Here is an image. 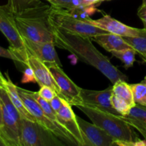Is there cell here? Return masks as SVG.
<instances>
[{
    "label": "cell",
    "instance_id": "1",
    "mask_svg": "<svg viewBox=\"0 0 146 146\" xmlns=\"http://www.w3.org/2000/svg\"><path fill=\"white\" fill-rule=\"evenodd\" d=\"M51 29L56 46L68 51L80 61L96 68L113 84L118 80L128 81V76L96 48L91 37L70 32L54 26H51Z\"/></svg>",
    "mask_w": 146,
    "mask_h": 146
},
{
    "label": "cell",
    "instance_id": "2",
    "mask_svg": "<svg viewBox=\"0 0 146 146\" xmlns=\"http://www.w3.org/2000/svg\"><path fill=\"white\" fill-rule=\"evenodd\" d=\"M50 6L41 3L14 15V21L22 37L36 42L54 41L52 29L48 19Z\"/></svg>",
    "mask_w": 146,
    "mask_h": 146
},
{
    "label": "cell",
    "instance_id": "3",
    "mask_svg": "<svg viewBox=\"0 0 146 146\" xmlns=\"http://www.w3.org/2000/svg\"><path fill=\"white\" fill-rule=\"evenodd\" d=\"M76 107L86 115L92 123L111 135L115 141V145H133L135 141L132 127L121 118L122 115H117L85 105H78Z\"/></svg>",
    "mask_w": 146,
    "mask_h": 146
},
{
    "label": "cell",
    "instance_id": "4",
    "mask_svg": "<svg viewBox=\"0 0 146 146\" xmlns=\"http://www.w3.org/2000/svg\"><path fill=\"white\" fill-rule=\"evenodd\" d=\"M48 19L51 26L63 29L76 34L93 37L98 34H104V31L88 21L80 19L70 14L66 9L59 8L51 5L48 9Z\"/></svg>",
    "mask_w": 146,
    "mask_h": 146
},
{
    "label": "cell",
    "instance_id": "5",
    "mask_svg": "<svg viewBox=\"0 0 146 146\" xmlns=\"http://www.w3.org/2000/svg\"><path fill=\"white\" fill-rule=\"evenodd\" d=\"M17 91L24 106L29 111L30 113L34 116L37 123L44 127L46 129L53 133L66 145L78 146L76 140L64 127L57 125L46 115L41 107L34 98L33 91L24 89L19 86H17Z\"/></svg>",
    "mask_w": 146,
    "mask_h": 146
},
{
    "label": "cell",
    "instance_id": "6",
    "mask_svg": "<svg viewBox=\"0 0 146 146\" xmlns=\"http://www.w3.org/2000/svg\"><path fill=\"white\" fill-rule=\"evenodd\" d=\"M21 146L66 145L57 136L36 121L22 118L20 126Z\"/></svg>",
    "mask_w": 146,
    "mask_h": 146
},
{
    "label": "cell",
    "instance_id": "7",
    "mask_svg": "<svg viewBox=\"0 0 146 146\" xmlns=\"http://www.w3.org/2000/svg\"><path fill=\"white\" fill-rule=\"evenodd\" d=\"M0 31L9 43L10 49L20 58L21 64L27 66V48L16 25L14 14L10 11L7 4L0 6Z\"/></svg>",
    "mask_w": 146,
    "mask_h": 146
},
{
    "label": "cell",
    "instance_id": "8",
    "mask_svg": "<svg viewBox=\"0 0 146 146\" xmlns=\"http://www.w3.org/2000/svg\"><path fill=\"white\" fill-rule=\"evenodd\" d=\"M54 76L61 91V96L68 104L76 106L83 105L81 88L66 74L61 66L56 64H46Z\"/></svg>",
    "mask_w": 146,
    "mask_h": 146
},
{
    "label": "cell",
    "instance_id": "9",
    "mask_svg": "<svg viewBox=\"0 0 146 146\" xmlns=\"http://www.w3.org/2000/svg\"><path fill=\"white\" fill-rule=\"evenodd\" d=\"M85 146H113L115 145L113 138L104 130L96 124L90 123L76 115Z\"/></svg>",
    "mask_w": 146,
    "mask_h": 146
},
{
    "label": "cell",
    "instance_id": "10",
    "mask_svg": "<svg viewBox=\"0 0 146 146\" xmlns=\"http://www.w3.org/2000/svg\"><path fill=\"white\" fill-rule=\"evenodd\" d=\"M113 95V86L103 91L81 88V96L83 105L98 108L105 112L111 113L117 115H121L111 104V96Z\"/></svg>",
    "mask_w": 146,
    "mask_h": 146
},
{
    "label": "cell",
    "instance_id": "11",
    "mask_svg": "<svg viewBox=\"0 0 146 146\" xmlns=\"http://www.w3.org/2000/svg\"><path fill=\"white\" fill-rule=\"evenodd\" d=\"M27 66L32 68L36 79V83L40 87L44 86L50 87L55 91L57 95L62 98L59 87L45 63L32 54L27 52Z\"/></svg>",
    "mask_w": 146,
    "mask_h": 146
},
{
    "label": "cell",
    "instance_id": "12",
    "mask_svg": "<svg viewBox=\"0 0 146 146\" xmlns=\"http://www.w3.org/2000/svg\"><path fill=\"white\" fill-rule=\"evenodd\" d=\"M88 22L98 28L102 29L107 32L118 34L123 37L138 36L141 30V29L134 28L123 24L108 14H105L98 19H92L91 18Z\"/></svg>",
    "mask_w": 146,
    "mask_h": 146
},
{
    "label": "cell",
    "instance_id": "13",
    "mask_svg": "<svg viewBox=\"0 0 146 146\" xmlns=\"http://www.w3.org/2000/svg\"><path fill=\"white\" fill-rule=\"evenodd\" d=\"M27 51L45 64H56L62 66L55 49L54 41L36 42L22 37Z\"/></svg>",
    "mask_w": 146,
    "mask_h": 146
},
{
    "label": "cell",
    "instance_id": "14",
    "mask_svg": "<svg viewBox=\"0 0 146 146\" xmlns=\"http://www.w3.org/2000/svg\"><path fill=\"white\" fill-rule=\"evenodd\" d=\"M57 117L60 125L72 135L78 146H85L82 134L77 122L76 115L73 111L72 106L66 101L61 109L57 112Z\"/></svg>",
    "mask_w": 146,
    "mask_h": 146
},
{
    "label": "cell",
    "instance_id": "15",
    "mask_svg": "<svg viewBox=\"0 0 146 146\" xmlns=\"http://www.w3.org/2000/svg\"><path fill=\"white\" fill-rule=\"evenodd\" d=\"M2 106V122L0 125V135L7 146H21L20 126L15 119Z\"/></svg>",
    "mask_w": 146,
    "mask_h": 146
},
{
    "label": "cell",
    "instance_id": "16",
    "mask_svg": "<svg viewBox=\"0 0 146 146\" xmlns=\"http://www.w3.org/2000/svg\"><path fill=\"white\" fill-rule=\"evenodd\" d=\"M91 38L109 52L131 48L123 36L112 33L106 32L98 34L91 37Z\"/></svg>",
    "mask_w": 146,
    "mask_h": 146
},
{
    "label": "cell",
    "instance_id": "17",
    "mask_svg": "<svg viewBox=\"0 0 146 146\" xmlns=\"http://www.w3.org/2000/svg\"><path fill=\"white\" fill-rule=\"evenodd\" d=\"M1 87L4 88L5 91H7L11 101H12L14 105L15 106V107L21 114V118L32 121H36L34 116L30 113L29 111L27 110V108L24 106V103H23L22 100H21V97L19 94L18 91H17V86L15 84H13L7 74H6V77H4V78L3 79Z\"/></svg>",
    "mask_w": 146,
    "mask_h": 146
},
{
    "label": "cell",
    "instance_id": "18",
    "mask_svg": "<svg viewBox=\"0 0 146 146\" xmlns=\"http://www.w3.org/2000/svg\"><path fill=\"white\" fill-rule=\"evenodd\" d=\"M121 118L132 128H135L146 139V106L135 104L129 113Z\"/></svg>",
    "mask_w": 146,
    "mask_h": 146
},
{
    "label": "cell",
    "instance_id": "19",
    "mask_svg": "<svg viewBox=\"0 0 146 146\" xmlns=\"http://www.w3.org/2000/svg\"><path fill=\"white\" fill-rule=\"evenodd\" d=\"M113 94L126 101L132 107L135 105L131 84H128L127 81L123 80L116 81L113 85Z\"/></svg>",
    "mask_w": 146,
    "mask_h": 146
},
{
    "label": "cell",
    "instance_id": "20",
    "mask_svg": "<svg viewBox=\"0 0 146 146\" xmlns=\"http://www.w3.org/2000/svg\"><path fill=\"white\" fill-rule=\"evenodd\" d=\"M125 41L141 56H146V29H141L138 36L124 37Z\"/></svg>",
    "mask_w": 146,
    "mask_h": 146
},
{
    "label": "cell",
    "instance_id": "21",
    "mask_svg": "<svg viewBox=\"0 0 146 146\" xmlns=\"http://www.w3.org/2000/svg\"><path fill=\"white\" fill-rule=\"evenodd\" d=\"M0 100H1V104L5 107V108L8 111L9 113L17 121L19 126H21V119H22L21 114L19 112V111L16 108L15 106L14 105L12 101H11L9 96L7 94V91L2 87L0 88Z\"/></svg>",
    "mask_w": 146,
    "mask_h": 146
},
{
    "label": "cell",
    "instance_id": "22",
    "mask_svg": "<svg viewBox=\"0 0 146 146\" xmlns=\"http://www.w3.org/2000/svg\"><path fill=\"white\" fill-rule=\"evenodd\" d=\"M111 53L113 56L121 60L126 69L132 67L135 61V54L137 52L132 47L120 51H113Z\"/></svg>",
    "mask_w": 146,
    "mask_h": 146
},
{
    "label": "cell",
    "instance_id": "23",
    "mask_svg": "<svg viewBox=\"0 0 146 146\" xmlns=\"http://www.w3.org/2000/svg\"><path fill=\"white\" fill-rule=\"evenodd\" d=\"M39 0H9L7 6L14 14L41 4Z\"/></svg>",
    "mask_w": 146,
    "mask_h": 146
},
{
    "label": "cell",
    "instance_id": "24",
    "mask_svg": "<svg viewBox=\"0 0 146 146\" xmlns=\"http://www.w3.org/2000/svg\"><path fill=\"white\" fill-rule=\"evenodd\" d=\"M135 104L146 106V85L143 83L131 84Z\"/></svg>",
    "mask_w": 146,
    "mask_h": 146
},
{
    "label": "cell",
    "instance_id": "25",
    "mask_svg": "<svg viewBox=\"0 0 146 146\" xmlns=\"http://www.w3.org/2000/svg\"><path fill=\"white\" fill-rule=\"evenodd\" d=\"M111 104L115 110H116L121 115H127L132 108L126 101L116 96L114 94L111 96Z\"/></svg>",
    "mask_w": 146,
    "mask_h": 146
},
{
    "label": "cell",
    "instance_id": "26",
    "mask_svg": "<svg viewBox=\"0 0 146 146\" xmlns=\"http://www.w3.org/2000/svg\"><path fill=\"white\" fill-rule=\"evenodd\" d=\"M38 94H39L40 96L42 97L44 99L48 101V102H50L57 95L52 88L48 86H41L39 91H38Z\"/></svg>",
    "mask_w": 146,
    "mask_h": 146
},
{
    "label": "cell",
    "instance_id": "27",
    "mask_svg": "<svg viewBox=\"0 0 146 146\" xmlns=\"http://www.w3.org/2000/svg\"><path fill=\"white\" fill-rule=\"evenodd\" d=\"M0 57H4V58H9V59L13 60L14 61L21 64L20 58L17 56V54L11 50L10 48H5L0 46Z\"/></svg>",
    "mask_w": 146,
    "mask_h": 146
},
{
    "label": "cell",
    "instance_id": "28",
    "mask_svg": "<svg viewBox=\"0 0 146 146\" xmlns=\"http://www.w3.org/2000/svg\"><path fill=\"white\" fill-rule=\"evenodd\" d=\"M36 83L35 75L33 71L32 68L29 66H27L24 71V76L21 79L22 84H27V83Z\"/></svg>",
    "mask_w": 146,
    "mask_h": 146
},
{
    "label": "cell",
    "instance_id": "29",
    "mask_svg": "<svg viewBox=\"0 0 146 146\" xmlns=\"http://www.w3.org/2000/svg\"><path fill=\"white\" fill-rule=\"evenodd\" d=\"M66 101L65 99H64L63 98H61L59 96L56 95L51 101H50V104H51V107H52L53 109L56 111V112H58L60 109L61 108V107L64 105V102Z\"/></svg>",
    "mask_w": 146,
    "mask_h": 146
},
{
    "label": "cell",
    "instance_id": "30",
    "mask_svg": "<svg viewBox=\"0 0 146 146\" xmlns=\"http://www.w3.org/2000/svg\"><path fill=\"white\" fill-rule=\"evenodd\" d=\"M72 1L73 0H51L49 2L51 3V5L54 7L70 9Z\"/></svg>",
    "mask_w": 146,
    "mask_h": 146
},
{
    "label": "cell",
    "instance_id": "31",
    "mask_svg": "<svg viewBox=\"0 0 146 146\" xmlns=\"http://www.w3.org/2000/svg\"><path fill=\"white\" fill-rule=\"evenodd\" d=\"M138 16L143 24L144 29H146V5L142 4L138 11Z\"/></svg>",
    "mask_w": 146,
    "mask_h": 146
},
{
    "label": "cell",
    "instance_id": "32",
    "mask_svg": "<svg viewBox=\"0 0 146 146\" xmlns=\"http://www.w3.org/2000/svg\"><path fill=\"white\" fill-rule=\"evenodd\" d=\"M102 1V0H83V6L84 7L94 6L95 4Z\"/></svg>",
    "mask_w": 146,
    "mask_h": 146
},
{
    "label": "cell",
    "instance_id": "33",
    "mask_svg": "<svg viewBox=\"0 0 146 146\" xmlns=\"http://www.w3.org/2000/svg\"><path fill=\"white\" fill-rule=\"evenodd\" d=\"M2 122V106H1V100H0V125Z\"/></svg>",
    "mask_w": 146,
    "mask_h": 146
},
{
    "label": "cell",
    "instance_id": "34",
    "mask_svg": "<svg viewBox=\"0 0 146 146\" xmlns=\"http://www.w3.org/2000/svg\"><path fill=\"white\" fill-rule=\"evenodd\" d=\"M0 146H7V143H5L4 140L3 139L2 137L1 136V135H0Z\"/></svg>",
    "mask_w": 146,
    "mask_h": 146
},
{
    "label": "cell",
    "instance_id": "35",
    "mask_svg": "<svg viewBox=\"0 0 146 146\" xmlns=\"http://www.w3.org/2000/svg\"><path fill=\"white\" fill-rule=\"evenodd\" d=\"M4 78V76L2 75V74L1 73V71H0V88H1V84H2V81H3V79Z\"/></svg>",
    "mask_w": 146,
    "mask_h": 146
},
{
    "label": "cell",
    "instance_id": "36",
    "mask_svg": "<svg viewBox=\"0 0 146 146\" xmlns=\"http://www.w3.org/2000/svg\"><path fill=\"white\" fill-rule=\"evenodd\" d=\"M141 56L142 57L143 59V61L146 63V56Z\"/></svg>",
    "mask_w": 146,
    "mask_h": 146
},
{
    "label": "cell",
    "instance_id": "37",
    "mask_svg": "<svg viewBox=\"0 0 146 146\" xmlns=\"http://www.w3.org/2000/svg\"><path fill=\"white\" fill-rule=\"evenodd\" d=\"M141 83H143V84H145L146 85V75H145V78H144V79H143V81H142V82Z\"/></svg>",
    "mask_w": 146,
    "mask_h": 146
},
{
    "label": "cell",
    "instance_id": "38",
    "mask_svg": "<svg viewBox=\"0 0 146 146\" xmlns=\"http://www.w3.org/2000/svg\"><path fill=\"white\" fill-rule=\"evenodd\" d=\"M144 4V5H146V0H143V4Z\"/></svg>",
    "mask_w": 146,
    "mask_h": 146
},
{
    "label": "cell",
    "instance_id": "39",
    "mask_svg": "<svg viewBox=\"0 0 146 146\" xmlns=\"http://www.w3.org/2000/svg\"><path fill=\"white\" fill-rule=\"evenodd\" d=\"M47 1H51V0H47Z\"/></svg>",
    "mask_w": 146,
    "mask_h": 146
},
{
    "label": "cell",
    "instance_id": "40",
    "mask_svg": "<svg viewBox=\"0 0 146 146\" xmlns=\"http://www.w3.org/2000/svg\"><path fill=\"white\" fill-rule=\"evenodd\" d=\"M102 1H105V0H102Z\"/></svg>",
    "mask_w": 146,
    "mask_h": 146
}]
</instances>
